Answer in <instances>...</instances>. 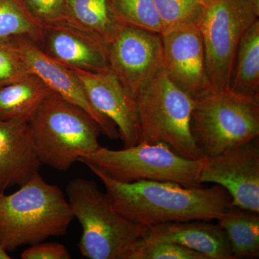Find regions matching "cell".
<instances>
[{"mask_svg": "<svg viewBox=\"0 0 259 259\" xmlns=\"http://www.w3.org/2000/svg\"><path fill=\"white\" fill-rule=\"evenodd\" d=\"M86 166L105 186L116 212L130 222L148 228L194 220L217 221L233 204L230 194L220 185L186 187L148 180L125 183Z\"/></svg>", "mask_w": 259, "mask_h": 259, "instance_id": "cell-1", "label": "cell"}, {"mask_svg": "<svg viewBox=\"0 0 259 259\" xmlns=\"http://www.w3.org/2000/svg\"><path fill=\"white\" fill-rule=\"evenodd\" d=\"M8 44L21 56L30 72L42 79L53 93L88 112L98 124L102 134L109 139L120 138L115 124L97 111L89 101L79 78L72 70L51 59L30 40L17 39Z\"/></svg>", "mask_w": 259, "mask_h": 259, "instance_id": "cell-13", "label": "cell"}, {"mask_svg": "<svg viewBox=\"0 0 259 259\" xmlns=\"http://www.w3.org/2000/svg\"><path fill=\"white\" fill-rule=\"evenodd\" d=\"M42 29L25 0H0V42L25 39L38 47Z\"/></svg>", "mask_w": 259, "mask_h": 259, "instance_id": "cell-21", "label": "cell"}, {"mask_svg": "<svg viewBox=\"0 0 259 259\" xmlns=\"http://www.w3.org/2000/svg\"><path fill=\"white\" fill-rule=\"evenodd\" d=\"M235 259L259 257V212L232 204L217 220Z\"/></svg>", "mask_w": 259, "mask_h": 259, "instance_id": "cell-18", "label": "cell"}, {"mask_svg": "<svg viewBox=\"0 0 259 259\" xmlns=\"http://www.w3.org/2000/svg\"><path fill=\"white\" fill-rule=\"evenodd\" d=\"M32 74L21 56L10 44L0 42V88Z\"/></svg>", "mask_w": 259, "mask_h": 259, "instance_id": "cell-25", "label": "cell"}, {"mask_svg": "<svg viewBox=\"0 0 259 259\" xmlns=\"http://www.w3.org/2000/svg\"><path fill=\"white\" fill-rule=\"evenodd\" d=\"M153 3L163 32L181 24H197L202 13V6L197 0H153Z\"/></svg>", "mask_w": 259, "mask_h": 259, "instance_id": "cell-23", "label": "cell"}, {"mask_svg": "<svg viewBox=\"0 0 259 259\" xmlns=\"http://www.w3.org/2000/svg\"><path fill=\"white\" fill-rule=\"evenodd\" d=\"M53 93L37 75L0 88V120L29 122Z\"/></svg>", "mask_w": 259, "mask_h": 259, "instance_id": "cell-17", "label": "cell"}, {"mask_svg": "<svg viewBox=\"0 0 259 259\" xmlns=\"http://www.w3.org/2000/svg\"><path fill=\"white\" fill-rule=\"evenodd\" d=\"M161 35L163 69L172 82L192 99L212 88L206 71L203 40L197 24H181Z\"/></svg>", "mask_w": 259, "mask_h": 259, "instance_id": "cell-11", "label": "cell"}, {"mask_svg": "<svg viewBox=\"0 0 259 259\" xmlns=\"http://www.w3.org/2000/svg\"><path fill=\"white\" fill-rule=\"evenodd\" d=\"M41 165L66 171L80 158L100 147L102 134L88 112L53 93L28 122Z\"/></svg>", "mask_w": 259, "mask_h": 259, "instance_id": "cell-4", "label": "cell"}, {"mask_svg": "<svg viewBox=\"0 0 259 259\" xmlns=\"http://www.w3.org/2000/svg\"><path fill=\"white\" fill-rule=\"evenodd\" d=\"M110 71L134 99L144 85L163 69L161 35L125 25L107 44Z\"/></svg>", "mask_w": 259, "mask_h": 259, "instance_id": "cell-9", "label": "cell"}, {"mask_svg": "<svg viewBox=\"0 0 259 259\" xmlns=\"http://www.w3.org/2000/svg\"><path fill=\"white\" fill-rule=\"evenodd\" d=\"M128 259H209L206 255L171 242L153 241L145 238L140 241Z\"/></svg>", "mask_w": 259, "mask_h": 259, "instance_id": "cell-24", "label": "cell"}, {"mask_svg": "<svg viewBox=\"0 0 259 259\" xmlns=\"http://www.w3.org/2000/svg\"><path fill=\"white\" fill-rule=\"evenodd\" d=\"M20 187L0 193V245L13 252L66 235L74 216L60 187L39 172Z\"/></svg>", "mask_w": 259, "mask_h": 259, "instance_id": "cell-2", "label": "cell"}, {"mask_svg": "<svg viewBox=\"0 0 259 259\" xmlns=\"http://www.w3.org/2000/svg\"><path fill=\"white\" fill-rule=\"evenodd\" d=\"M40 166L28 122L0 120V193L25 185Z\"/></svg>", "mask_w": 259, "mask_h": 259, "instance_id": "cell-15", "label": "cell"}, {"mask_svg": "<svg viewBox=\"0 0 259 259\" xmlns=\"http://www.w3.org/2000/svg\"><path fill=\"white\" fill-rule=\"evenodd\" d=\"M25 3L42 26L68 20L66 0H25Z\"/></svg>", "mask_w": 259, "mask_h": 259, "instance_id": "cell-26", "label": "cell"}, {"mask_svg": "<svg viewBox=\"0 0 259 259\" xmlns=\"http://www.w3.org/2000/svg\"><path fill=\"white\" fill-rule=\"evenodd\" d=\"M146 238L171 242L202 253L209 259H235L222 228L208 220L169 223L148 228Z\"/></svg>", "mask_w": 259, "mask_h": 259, "instance_id": "cell-16", "label": "cell"}, {"mask_svg": "<svg viewBox=\"0 0 259 259\" xmlns=\"http://www.w3.org/2000/svg\"><path fill=\"white\" fill-rule=\"evenodd\" d=\"M258 16L259 0H212L202 6L197 25L212 88H229L238 44Z\"/></svg>", "mask_w": 259, "mask_h": 259, "instance_id": "cell-8", "label": "cell"}, {"mask_svg": "<svg viewBox=\"0 0 259 259\" xmlns=\"http://www.w3.org/2000/svg\"><path fill=\"white\" fill-rule=\"evenodd\" d=\"M11 257L10 256L9 254H8V252L6 251L3 248V247L0 245V259H10Z\"/></svg>", "mask_w": 259, "mask_h": 259, "instance_id": "cell-28", "label": "cell"}, {"mask_svg": "<svg viewBox=\"0 0 259 259\" xmlns=\"http://www.w3.org/2000/svg\"><path fill=\"white\" fill-rule=\"evenodd\" d=\"M197 2L202 5V6H204V5L208 4V3H210L212 0H197Z\"/></svg>", "mask_w": 259, "mask_h": 259, "instance_id": "cell-29", "label": "cell"}, {"mask_svg": "<svg viewBox=\"0 0 259 259\" xmlns=\"http://www.w3.org/2000/svg\"><path fill=\"white\" fill-rule=\"evenodd\" d=\"M134 101L139 125V144L163 142L182 157L204 158L191 134L193 99L172 82L164 70L141 88Z\"/></svg>", "mask_w": 259, "mask_h": 259, "instance_id": "cell-6", "label": "cell"}, {"mask_svg": "<svg viewBox=\"0 0 259 259\" xmlns=\"http://www.w3.org/2000/svg\"><path fill=\"white\" fill-rule=\"evenodd\" d=\"M78 162L91 165L112 180L125 183L139 181H158L197 187L204 158L188 159L175 152L163 142L141 143L122 150L100 146L84 155Z\"/></svg>", "mask_w": 259, "mask_h": 259, "instance_id": "cell-7", "label": "cell"}, {"mask_svg": "<svg viewBox=\"0 0 259 259\" xmlns=\"http://www.w3.org/2000/svg\"><path fill=\"white\" fill-rule=\"evenodd\" d=\"M199 182L221 186L233 205L259 212V137L204 158Z\"/></svg>", "mask_w": 259, "mask_h": 259, "instance_id": "cell-10", "label": "cell"}, {"mask_svg": "<svg viewBox=\"0 0 259 259\" xmlns=\"http://www.w3.org/2000/svg\"><path fill=\"white\" fill-rule=\"evenodd\" d=\"M229 88L259 97V20L243 34L237 49Z\"/></svg>", "mask_w": 259, "mask_h": 259, "instance_id": "cell-20", "label": "cell"}, {"mask_svg": "<svg viewBox=\"0 0 259 259\" xmlns=\"http://www.w3.org/2000/svg\"><path fill=\"white\" fill-rule=\"evenodd\" d=\"M71 255L64 245L58 243H42L30 245L24 250L22 259H70Z\"/></svg>", "mask_w": 259, "mask_h": 259, "instance_id": "cell-27", "label": "cell"}, {"mask_svg": "<svg viewBox=\"0 0 259 259\" xmlns=\"http://www.w3.org/2000/svg\"><path fill=\"white\" fill-rule=\"evenodd\" d=\"M190 131L204 158L259 137L258 97L229 88L209 89L193 99Z\"/></svg>", "mask_w": 259, "mask_h": 259, "instance_id": "cell-5", "label": "cell"}, {"mask_svg": "<svg viewBox=\"0 0 259 259\" xmlns=\"http://www.w3.org/2000/svg\"><path fill=\"white\" fill-rule=\"evenodd\" d=\"M70 69L79 78L92 105L117 126L124 148L139 144V125L134 100L115 74L110 70Z\"/></svg>", "mask_w": 259, "mask_h": 259, "instance_id": "cell-14", "label": "cell"}, {"mask_svg": "<svg viewBox=\"0 0 259 259\" xmlns=\"http://www.w3.org/2000/svg\"><path fill=\"white\" fill-rule=\"evenodd\" d=\"M38 47L46 55L69 69L110 70L106 42L69 20L42 26Z\"/></svg>", "mask_w": 259, "mask_h": 259, "instance_id": "cell-12", "label": "cell"}, {"mask_svg": "<svg viewBox=\"0 0 259 259\" xmlns=\"http://www.w3.org/2000/svg\"><path fill=\"white\" fill-rule=\"evenodd\" d=\"M68 201L82 234L78 247L83 258L128 259L148 227L135 224L116 212L106 193L96 182L74 179L66 187Z\"/></svg>", "mask_w": 259, "mask_h": 259, "instance_id": "cell-3", "label": "cell"}, {"mask_svg": "<svg viewBox=\"0 0 259 259\" xmlns=\"http://www.w3.org/2000/svg\"><path fill=\"white\" fill-rule=\"evenodd\" d=\"M114 13L125 25L161 34V20L153 0H110Z\"/></svg>", "mask_w": 259, "mask_h": 259, "instance_id": "cell-22", "label": "cell"}, {"mask_svg": "<svg viewBox=\"0 0 259 259\" xmlns=\"http://www.w3.org/2000/svg\"><path fill=\"white\" fill-rule=\"evenodd\" d=\"M66 5L69 21L96 34L107 44L125 25L114 13L110 0H66Z\"/></svg>", "mask_w": 259, "mask_h": 259, "instance_id": "cell-19", "label": "cell"}]
</instances>
